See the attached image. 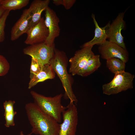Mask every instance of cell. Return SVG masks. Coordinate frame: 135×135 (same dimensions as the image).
Returning a JSON list of instances; mask_svg holds the SVG:
<instances>
[{
	"label": "cell",
	"instance_id": "15",
	"mask_svg": "<svg viewBox=\"0 0 135 135\" xmlns=\"http://www.w3.org/2000/svg\"><path fill=\"white\" fill-rule=\"evenodd\" d=\"M55 73L50 64L44 65L42 70L36 74H30L28 88L30 89L39 82L55 77Z\"/></svg>",
	"mask_w": 135,
	"mask_h": 135
},
{
	"label": "cell",
	"instance_id": "8",
	"mask_svg": "<svg viewBox=\"0 0 135 135\" xmlns=\"http://www.w3.org/2000/svg\"><path fill=\"white\" fill-rule=\"evenodd\" d=\"M101 58L106 60L111 58L120 59L126 63L129 59V54L125 49L117 44L106 40L98 48Z\"/></svg>",
	"mask_w": 135,
	"mask_h": 135
},
{
	"label": "cell",
	"instance_id": "7",
	"mask_svg": "<svg viewBox=\"0 0 135 135\" xmlns=\"http://www.w3.org/2000/svg\"><path fill=\"white\" fill-rule=\"evenodd\" d=\"M93 46L83 47L77 51L69 60V72L73 76L78 75L85 66L89 60L95 55L92 51Z\"/></svg>",
	"mask_w": 135,
	"mask_h": 135
},
{
	"label": "cell",
	"instance_id": "14",
	"mask_svg": "<svg viewBox=\"0 0 135 135\" xmlns=\"http://www.w3.org/2000/svg\"><path fill=\"white\" fill-rule=\"evenodd\" d=\"M50 2V0H34L32 2L29 7L31 12L32 17L28 29L40 21L42 18V13L48 6Z\"/></svg>",
	"mask_w": 135,
	"mask_h": 135
},
{
	"label": "cell",
	"instance_id": "6",
	"mask_svg": "<svg viewBox=\"0 0 135 135\" xmlns=\"http://www.w3.org/2000/svg\"><path fill=\"white\" fill-rule=\"evenodd\" d=\"M55 44L49 46L44 42L31 45L23 50L24 53L37 59L42 64H49L53 57L55 49Z\"/></svg>",
	"mask_w": 135,
	"mask_h": 135
},
{
	"label": "cell",
	"instance_id": "20",
	"mask_svg": "<svg viewBox=\"0 0 135 135\" xmlns=\"http://www.w3.org/2000/svg\"><path fill=\"white\" fill-rule=\"evenodd\" d=\"M10 11L6 10L0 18V42H3L5 39L4 29L6 22Z\"/></svg>",
	"mask_w": 135,
	"mask_h": 135
},
{
	"label": "cell",
	"instance_id": "21",
	"mask_svg": "<svg viewBox=\"0 0 135 135\" xmlns=\"http://www.w3.org/2000/svg\"><path fill=\"white\" fill-rule=\"evenodd\" d=\"M30 70V74H36L42 70L44 65L36 59L31 57Z\"/></svg>",
	"mask_w": 135,
	"mask_h": 135
},
{
	"label": "cell",
	"instance_id": "5",
	"mask_svg": "<svg viewBox=\"0 0 135 135\" xmlns=\"http://www.w3.org/2000/svg\"><path fill=\"white\" fill-rule=\"evenodd\" d=\"M62 115L63 121L60 124L58 135H76L78 116L75 104L70 102Z\"/></svg>",
	"mask_w": 135,
	"mask_h": 135
},
{
	"label": "cell",
	"instance_id": "4",
	"mask_svg": "<svg viewBox=\"0 0 135 135\" xmlns=\"http://www.w3.org/2000/svg\"><path fill=\"white\" fill-rule=\"evenodd\" d=\"M112 80L109 83L103 85V93L110 95L133 88L134 75L125 71L115 74Z\"/></svg>",
	"mask_w": 135,
	"mask_h": 135
},
{
	"label": "cell",
	"instance_id": "23",
	"mask_svg": "<svg viewBox=\"0 0 135 135\" xmlns=\"http://www.w3.org/2000/svg\"><path fill=\"white\" fill-rule=\"evenodd\" d=\"M75 0H53V3L56 6L62 5L67 10L70 8L76 2Z\"/></svg>",
	"mask_w": 135,
	"mask_h": 135
},
{
	"label": "cell",
	"instance_id": "22",
	"mask_svg": "<svg viewBox=\"0 0 135 135\" xmlns=\"http://www.w3.org/2000/svg\"><path fill=\"white\" fill-rule=\"evenodd\" d=\"M10 68V64L7 60L3 56L0 55V76L6 74Z\"/></svg>",
	"mask_w": 135,
	"mask_h": 135
},
{
	"label": "cell",
	"instance_id": "24",
	"mask_svg": "<svg viewBox=\"0 0 135 135\" xmlns=\"http://www.w3.org/2000/svg\"><path fill=\"white\" fill-rule=\"evenodd\" d=\"M5 10L2 7L0 6V18L2 15Z\"/></svg>",
	"mask_w": 135,
	"mask_h": 135
},
{
	"label": "cell",
	"instance_id": "12",
	"mask_svg": "<svg viewBox=\"0 0 135 135\" xmlns=\"http://www.w3.org/2000/svg\"><path fill=\"white\" fill-rule=\"evenodd\" d=\"M31 17V12L29 8L23 10L20 18L12 28L11 40H16L22 34L26 33L29 28Z\"/></svg>",
	"mask_w": 135,
	"mask_h": 135
},
{
	"label": "cell",
	"instance_id": "26",
	"mask_svg": "<svg viewBox=\"0 0 135 135\" xmlns=\"http://www.w3.org/2000/svg\"><path fill=\"white\" fill-rule=\"evenodd\" d=\"M2 1V0H0V6H1V3Z\"/></svg>",
	"mask_w": 135,
	"mask_h": 135
},
{
	"label": "cell",
	"instance_id": "10",
	"mask_svg": "<svg viewBox=\"0 0 135 135\" xmlns=\"http://www.w3.org/2000/svg\"><path fill=\"white\" fill-rule=\"evenodd\" d=\"M124 13H119L116 18L110 24L108 29L107 39L109 42L114 43L124 49H126L121 31L124 29L125 22L124 20Z\"/></svg>",
	"mask_w": 135,
	"mask_h": 135
},
{
	"label": "cell",
	"instance_id": "2",
	"mask_svg": "<svg viewBox=\"0 0 135 135\" xmlns=\"http://www.w3.org/2000/svg\"><path fill=\"white\" fill-rule=\"evenodd\" d=\"M68 62L66 53L55 48L53 56L49 64L62 82L65 91L64 98L69 100L70 102L76 104L78 100L72 90L71 78L67 71Z\"/></svg>",
	"mask_w": 135,
	"mask_h": 135
},
{
	"label": "cell",
	"instance_id": "9",
	"mask_svg": "<svg viewBox=\"0 0 135 135\" xmlns=\"http://www.w3.org/2000/svg\"><path fill=\"white\" fill-rule=\"evenodd\" d=\"M45 16L44 22L48 30L49 34L44 43L51 46L54 44L55 39L60 34V19L55 12L49 6L45 10Z\"/></svg>",
	"mask_w": 135,
	"mask_h": 135
},
{
	"label": "cell",
	"instance_id": "16",
	"mask_svg": "<svg viewBox=\"0 0 135 135\" xmlns=\"http://www.w3.org/2000/svg\"><path fill=\"white\" fill-rule=\"evenodd\" d=\"M100 57L99 55H95L89 60L86 65L78 75L82 76H86L97 70L101 64Z\"/></svg>",
	"mask_w": 135,
	"mask_h": 135
},
{
	"label": "cell",
	"instance_id": "1",
	"mask_svg": "<svg viewBox=\"0 0 135 135\" xmlns=\"http://www.w3.org/2000/svg\"><path fill=\"white\" fill-rule=\"evenodd\" d=\"M25 109L32 127V133L39 135H58L60 124L43 112L34 102L26 104Z\"/></svg>",
	"mask_w": 135,
	"mask_h": 135
},
{
	"label": "cell",
	"instance_id": "13",
	"mask_svg": "<svg viewBox=\"0 0 135 135\" xmlns=\"http://www.w3.org/2000/svg\"><path fill=\"white\" fill-rule=\"evenodd\" d=\"M92 17L95 27L94 36L91 40L84 44L83 47L93 46L95 44L100 45L104 43L108 38L110 22H109L104 26L101 27L99 26L94 15L92 14Z\"/></svg>",
	"mask_w": 135,
	"mask_h": 135
},
{
	"label": "cell",
	"instance_id": "25",
	"mask_svg": "<svg viewBox=\"0 0 135 135\" xmlns=\"http://www.w3.org/2000/svg\"><path fill=\"white\" fill-rule=\"evenodd\" d=\"M32 134V133L31 132L30 134H28L27 135H31ZM19 135H26L24 134L23 132L22 131H21L20 132V133Z\"/></svg>",
	"mask_w": 135,
	"mask_h": 135
},
{
	"label": "cell",
	"instance_id": "11",
	"mask_svg": "<svg viewBox=\"0 0 135 135\" xmlns=\"http://www.w3.org/2000/svg\"><path fill=\"white\" fill-rule=\"evenodd\" d=\"M26 33L27 36L24 41L25 44L31 45L44 42L48 36L49 32L44 18L42 17L38 23L29 29Z\"/></svg>",
	"mask_w": 135,
	"mask_h": 135
},
{
	"label": "cell",
	"instance_id": "17",
	"mask_svg": "<svg viewBox=\"0 0 135 135\" xmlns=\"http://www.w3.org/2000/svg\"><path fill=\"white\" fill-rule=\"evenodd\" d=\"M15 103L14 100L6 101L4 103V116L6 120L5 126L7 127L15 125L14 117L16 112L14 110V105Z\"/></svg>",
	"mask_w": 135,
	"mask_h": 135
},
{
	"label": "cell",
	"instance_id": "18",
	"mask_svg": "<svg viewBox=\"0 0 135 135\" xmlns=\"http://www.w3.org/2000/svg\"><path fill=\"white\" fill-rule=\"evenodd\" d=\"M29 0H2L1 6L5 10H19L26 6Z\"/></svg>",
	"mask_w": 135,
	"mask_h": 135
},
{
	"label": "cell",
	"instance_id": "19",
	"mask_svg": "<svg viewBox=\"0 0 135 135\" xmlns=\"http://www.w3.org/2000/svg\"><path fill=\"white\" fill-rule=\"evenodd\" d=\"M126 63L120 59L115 58L106 60V66L112 73L124 71Z\"/></svg>",
	"mask_w": 135,
	"mask_h": 135
},
{
	"label": "cell",
	"instance_id": "3",
	"mask_svg": "<svg viewBox=\"0 0 135 135\" xmlns=\"http://www.w3.org/2000/svg\"><path fill=\"white\" fill-rule=\"evenodd\" d=\"M30 93L34 103L42 111L58 123L62 122V115L66 109L61 103L62 94L52 97L46 96L33 90Z\"/></svg>",
	"mask_w": 135,
	"mask_h": 135
}]
</instances>
